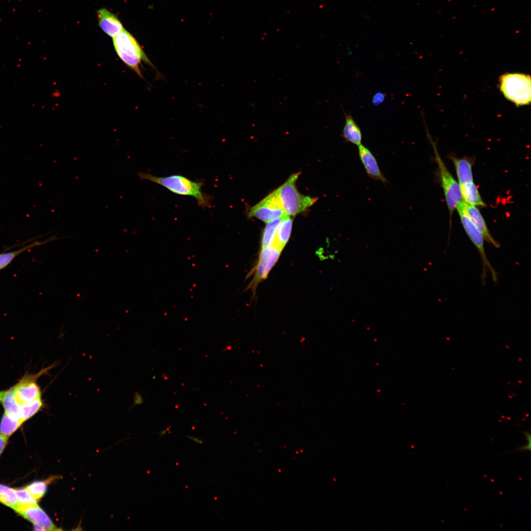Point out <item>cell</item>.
<instances>
[{"instance_id":"20","label":"cell","mask_w":531,"mask_h":531,"mask_svg":"<svg viewBox=\"0 0 531 531\" xmlns=\"http://www.w3.org/2000/svg\"><path fill=\"white\" fill-rule=\"evenodd\" d=\"M23 423L22 421L12 417L4 413L0 423V434L8 438Z\"/></svg>"},{"instance_id":"16","label":"cell","mask_w":531,"mask_h":531,"mask_svg":"<svg viewBox=\"0 0 531 531\" xmlns=\"http://www.w3.org/2000/svg\"><path fill=\"white\" fill-rule=\"evenodd\" d=\"M292 225L293 220L290 216H283L272 243L283 250L290 237Z\"/></svg>"},{"instance_id":"27","label":"cell","mask_w":531,"mask_h":531,"mask_svg":"<svg viewBox=\"0 0 531 531\" xmlns=\"http://www.w3.org/2000/svg\"><path fill=\"white\" fill-rule=\"evenodd\" d=\"M8 437L0 434V455L3 451L8 440Z\"/></svg>"},{"instance_id":"1","label":"cell","mask_w":531,"mask_h":531,"mask_svg":"<svg viewBox=\"0 0 531 531\" xmlns=\"http://www.w3.org/2000/svg\"><path fill=\"white\" fill-rule=\"evenodd\" d=\"M137 175L141 179L156 183L175 194L194 197L204 208L211 206V197L203 192L204 183L201 181H193L180 175L157 177L143 172H138Z\"/></svg>"},{"instance_id":"26","label":"cell","mask_w":531,"mask_h":531,"mask_svg":"<svg viewBox=\"0 0 531 531\" xmlns=\"http://www.w3.org/2000/svg\"><path fill=\"white\" fill-rule=\"evenodd\" d=\"M384 94L382 92H377L373 96L372 103L375 105H379L384 101Z\"/></svg>"},{"instance_id":"19","label":"cell","mask_w":531,"mask_h":531,"mask_svg":"<svg viewBox=\"0 0 531 531\" xmlns=\"http://www.w3.org/2000/svg\"><path fill=\"white\" fill-rule=\"evenodd\" d=\"M2 402L4 413L12 417L22 421L20 414V405L17 403L14 397V386L5 390Z\"/></svg>"},{"instance_id":"9","label":"cell","mask_w":531,"mask_h":531,"mask_svg":"<svg viewBox=\"0 0 531 531\" xmlns=\"http://www.w3.org/2000/svg\"><path fill=\"white\" fill-rule=\"evenodd\" d=\"M47 370L48 368L34 376L25 377L14 386L15 399L19 405L27 404L41 398V390L35 379L40 375L46 373Z\"/></svg>"},{"instance_id":"3","label":"cell","mask_w":531,"mask_h":531,"mask_svg":"<svg viewBox=\"0 0 531 531\" xmlns=\"http://www.w3.org/2000/svg\"><path fill=\"white\" fill-rule=\"evenodd\" d=\"M500 89L505 98L517 106L527 105L531 100V81L529 75L508 73L500 79Z\"/></svg>"},{"instance_id":"13","label":"cell","mask_w":531,"mask_h":531,"mask_svg":"<svg viewBox=\"0 0 531 531\" xmlns=\"http://www.w3.org/2000/svg\"><path fill=\"white\" fill-rule=\"evenodd\" d=\"M99 26L108 35L113 38L124 29L118 18L106 8H101L97 12Z\"/></svg>"},{"instance_id":"18","label":"cell","mask_w":531,"mask_h":531,"mask_svg":"<svg viewBox=\"0 0 531 531\" xmlns=\"http://www.w3.org/2000/svg\"><path fill=\"white\" fill-rule=\"evenodd\" d=\"M62 238V237H57L55 235H54L44 241L40 242L38 241H35L30 244L21 248L18 250L12 252L0 253V270L5 268L11 263V262L16 257H17L22 253L24 252V251L29 250V249L33 247L46 244L47 242H49L52 240L59 239Z\"/></svg>"},{"instance_id":"23","label":"cell","mask_w":531,"mask_h":531,"mask_svg":"<svg viewBox=\"0 0 531 531\" xmlns=\"http://www.w3.org/2000/svg\"><path fill=\"white\" fill-rule=\"evenodd\" d=\"M43 402L41 398L20 405V414L22 420L24 422L31 417L43 408Z\"/></svg>"},{"instance_id":"4","label":"cell","mask_w":531,"mask_h":531,"mask_svg":"<svg viewBox=\"0 0 531 531\" xmlns=\"http://www.w3.org/2000/svg\"><path fill=\"white\" fill-rule=\"evenodd\" d=\"M300 173L292 174L276 191L278 194L286 215L294 216L305 211L317 201V198L301 194L295 183Z\"/></svg>"},{"instance_id":"25","label":"cell","mask_w":531,"mask_h":531,"mask_svg":"<svg viewBox=\"0 0 531 531\" xmlns=\"http://www.w3.org/2000/svg\"><path fill=\"white\" fill-rule=\"evenodd\" d=\"M14 490L17 495L19 506L37 504V501L29 493L26 488L14 489Z\"/></svg>"},{"instance_id":"12","label":"cell","mask_w":531,"mask_h":531,"mask_svg":"<svg viewBox=\"0 0 531 531\" xmlns=\"http://www.w3.org/2000/svg\"><path fill=\"white\" fill-rule=\"evenodd\" d=\"M463 206L466 214L480 232L484 240L496 248L500 247V244L491 236L478 209L475 206L467 204L463 201Z\"/></svg>"},{"instance_id":"17","label":"cell","mask_w":531,"mask_h":531,"mask_svg":"<svg viewBox=\"0 0 531 531\" xmlns=\"http://www.w3.org/2000/svg\"><path fill=\"white\" fill-rule=\"evenodd\" d=\"M459 186L462 200L465 203L474 206H485L473 181L466 183Z\"/></svg>"},{"instance_id":"29","label":"cell","mask_w":531,"mask_h":531,"mask_svg":"<svg viewBox=\"0 0 531 531\" xmlns=\"http://www.w3.org/2000/svg\"><path fill=\"white\" fill-rule=\"evenodd\" d=\"M168 430V429H164V430H162V431H160V432H159L158 433V434H159V435L160 436H164V435H165V434H166V433L167 432Z\"/></svg>"},{"instance_id":"6","label":"cell","mask_w":531,"mask_h":531,"mask_svg":"<svg viewBox=\"0 0 531 531\" xmlns=\"http://www.w3.org/2000/svg\"><path fill=\"white\" fill-rule=\"evenodd\" d=\"M456 208L466 234L476 248L480 256L483 265L482 274L483 283L485 282L487 272H489L492 274L493 280L496 282L497 273L486 256L484 246V239L480 232L466 214L463 207V201L457 206Z\"/></svg>"},{"instance_id":"15","label":"cell","mask_w":531,"mask_h":531,"mask_svg":"<svg viewBox=\"0 0 531 531\" xmlns=\"http://www.w3.org/2000/svg\"><path fill=\"white\" fill-rule=\"evenodd\" d=\"M451 158L456 169L459 185L473 182L472 165L471 162L465 158H458L455 157H451Z\"/></svg>"},{"instance_id":"7","label":"cell","mask_w":531,"mask_h":531,"mask_svg":"<svg viewBox=\"0 0 531 531\" xmlns=\"http://www.w3.org/2000/svg\"><path fill=\"white\" fill-rule=\"evenodd\" d=\"M285 215L282 203L276 190L252 207L248 213V217H255L266 223Z\"/></svg>"},{"instance_id":"5","label":"cell","mask_w":531,"mask_h":531,"mask_svg":"<svg viewBox=\"0 0 531 531\" xmlns=\"http://www.w3.org/2000/svg\"><path fill=\"white\" fill-rule=\"evenodd\" d=\"M435 153V159L438 164L441 183L444 191V197L451 217L457 206L463 201L460 188L458 182L450 173L441 157L436 145L428 134Z\"/></svg>"},{"instance_id":"28","label":"cell","mask_w":531,"mask_h":531,"mask_svg":"<svg viewBox=\"0 0 531 531\" xmlns=\"http://www.w3.org/2000/svg\"><path fill=\"white\" fill-rule=\"evenodd\" d=\"M187 437L197 443L202 444L204 443V441L198 438L190 436H187Z\"/></svg>"},{"instance_id":"10","label":"cell","mask_w":531,"mask_h":531,"mask_svg":"<svg viewBox=\"0 0 531 531\" xmlns=\"http://www.w3.org/2000/svg\"><path fill=\"white\" fill-rule=\"evenodd\" d=\"M15 511L31 522L33 525L39 526L44 528L46 531L61 530L54 525L48 515L37 504L26 506H19Z\"/></svg>"},{"instance_id":"24","label":"cell","mask_w":531,"mask_h":531,"mask_svg":"<svg viewBox=\"0 0 531 531\" xmlns=\"http://www.w3.org/2000/svg\"><path fill=\"white\" fill-rule=\"evenodd\" d=\"M56 476L50 477L44 481H37L27 486L26 489L29 493L37 501L40 500L45 495L48 483L56 479Z\"/></svg>"},{"instance_id":"8","label":"cell","mask_w":531,"mask_h":531,"mask_svg":"<svg viewBox=\"0 0 531 531\" xmlns=\"http://www.w3.org/2000/svg\"><path fill=\"white\" fill-rule=\"evenodd\" d=\"M282 249L271 244L261 248L254 270L253 280L249 287L255 289L258 283L266 278L278 260Z\"/></svg>"},{"instance_id":"22","label":"cell","mask_w":531,"mask_h":531,"mask_svg":"<svg viewBox=\"0 0 531 531\" xmlns=\"http://www.w3.org/2000/svg\"><path fill=\"white\" fill-rule=\"evenodd\" d=\"M282 217L276 219L267 223L262 237L261 248L272 244Z\"/></svg>"},{"instance_id":"11","label":"cell","mask_w":531,"mask_h":531,"mask_svg":"<svg viewBox=\"0 0 531 531\" xmlns=\"http://www.w3.org/2000/svg\"><path fill=\"white\" fill-rule=\"evenodd\" d=\"M358 148L360 159L368 175L384 183L387 182V180L381 172L377 160L371 151L362 144L358 146Z\"/></svg>"},{"instance_id":"2","label":"cell","mask_w":531,"mask_h":531,"mask_svg":"<svg viewBox=\"0 0 531 531\" xmlns=\"http://www.w3.org/2000/svg\"><path fill=\"white\" fill-rule=\"evenodd\" d=\"M115 50L126 65L143 78L140 68L142 61L154 66L134 37L124 29L113 37Z\"/></svg>"},{"instance_id":"30","label":"cell","mask_w":531,"mask_h":531,"mask_svg":"<svg viewBox=\"0 0 531 531\" xmlns=\"http://www.w3.org/2000/svg\"><path fill=\"white\" fill-rule=\"evenodd\" d=\"M5 391H0V403H1L2 402L3 396L4 395V394H5Z\"/></svg>"},{"instance_id":"21","label":"cell","mask_w":531,"mask_h":531,"mask_svg":"<svg viewBox=\"0 0 531 531\" xmlns=\"http://www.w3.org/2000/svg\"><path fill=\"white\" fill-rule=\"evenodd\" d=\"M0 502L16 511L19 505L14 489L0 484Z\"/></svg>"},{"instance_id":"14","label":"cell","mask_w":531,"mask_h":531,"mask_svg":"<svg viewBox=\"0 0 531 531\" xmlns=\"http://www.w3.org/2000/svg\"><path fill=\"white\" fill-rule=\"evenodd\" d=\"M343 111L345 116V122L342 130V136L346 141L358 147L361 144L362 139L361 129L352 115L346 113L344 110Z\"/></svg>"}]
</instances>
